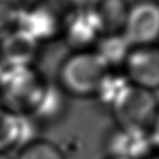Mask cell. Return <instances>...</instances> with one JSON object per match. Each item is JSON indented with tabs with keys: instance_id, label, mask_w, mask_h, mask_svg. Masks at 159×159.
Instances as JSON below:
<instances>
[{
	"instance_id": "cell-8",
	"label": "cell",
	"mask_w": 159,
	"mask_h": 159,
	"mask_svg": "<svg viewBox=\"0 0 159 159\" xmlns=\"http://www.w3.org/2000/svg\"><path fill=\"white\" fill-rule=\"evenodd\" d=\"M19 29L33 37L36 42L50 40L59 29V20L47 6L20 9Z\"/></svg>"
},
{
	"instance_id": "cell-19",
	"label": "cell",
	"mask_w": 159,
	"mask_h": 159,
	"mask_svg": "<svg viewBox=\"0 0 159 159\" xmlns=\"http://www.w3.org/2000/svg\"><path fill=\"white\" fill-rule=\"evenodd\" d=\"M108 159H121V158H113V157H109Z\"/></svg>"
},
{
	"instance_id": "cell-15",
	"label": "cell",
	"mask_w": 159,
	"mask_h": 159,
	"mask_svg": "<svg viewBox=\"0 0 159 159\" xmlns=\"http://www.w3.org/2000/svg\"><path fill=\"white\" fill-rule=\"evenodd\" d=\"M61 106H62L61 93L56 89H53L52 86H44L34 109L31 111L35 113L37 116L49 117L56 114L61 109Z\"/></svg>"
},
{
	"instance_id": "cell-5",
	"label": "cell",
	"mask_w": 159,
	"mask_h": 159,
	"mask_svg": "<svg viewBox=\"0 0 159 159\" xmlns=\"http://www.w3.org/2000/svg\"><path fill=\"white\" fill-rule=\"evenodd\" d=\"M127 79L142 89L156 91L159 85V52L155 47L133 48L124 62Z\"/></svg>"
},
{
	"instance_id": "cell-7",
	"label": "cell",
	"mask_w": 159,
	"mask_h": 159,
	"mask_svg": "<svg viewBox=\"0 0 159 159\" xmlns=\"http://www.w3.org/2000/svg\"><path fill=\"white\" fill-rule=\"evenodd\" d=\"M65 35L69 44L79 51L97 43L102 36L101 27L89 7L78 8L67 18Z\"/></svg>"
},
{
	"instance_id": "cell-6",
	"label": "cell",
	"mask_w": 159,
	"mask_h": 159,
	"mask_svg": "<svg viewBox=\"0 0 159 159\" xmlns=\"http://www.w3.org/2000/svg\"><path fill=\"white\" fill-rule=\"evenodd\" d=\"M153 141L148 130L120 127L108 142V151L113 158L144 159L150 155Z\"/></svg>"
},
{
	"instance_id": "cell-11",
	"label": "cell",
	"mask_w": 159,
	"mask_h": 159,
	"mask_svg": "<svg viewBox=\"0 0 159 159\" xmlns=\"http://www.w3.org/2000/svg\"><path fill=\"white\" fill-rule=\"evenodd\" d=\"M131 49V45L125 40V37L122 34L116 33L101 36L98 40L97 49L94 52L109 69L111 66L124 64Z\"/></svg>"
},
{
	"instance_id": "cell-3",
	"label": "cell",
	"mask_w": 159,
	"mask_h": 159,
	"mask_svg": "<svg viewBox=\"0 0 159 159\" xmlns=\"http://www.w3.org/2000/svg\"><path fill=\"white\" fill-rule=\"evenodd\" d=\"M111 109L121 128L148 130L156 122L157 99L152 91L130 84Z\"/></svg>"
},
{
	"instance_id": "cell-10",
	"label": "cell",
	"mask_w": 159,
	"mask_h": 159,
	"mask_svg": "<svg viewBox=\"0 0 159 159\" xmlns=\"http://www.w3.org/2000/svg\"><path fill=\"white\" fill-rule=\"evenodd\" d=\"M89 8L101 27L102 36L116 34L123 28L128 13L124 0H95Z\"/></svg>"
},
{
	"instance_id": "cell-17",
	"label": "cell",
	"mask_w": 159,
	"mask_h": 159,
	"mask_svg": "<svg viewBox=\"0 0 159 159\" xmlns=\"http://www.w3.org/2000/svg\"><path fill=\"white\" fill-rule=\"evenodd\" d=\"M67 1L75 5L78 8H83V7H89V5H92L95 0H67Z\"/></svg>"
},
{
	"instance_id": "cell-12",
	"label": "cell",
	"mask_w": 159,
	"mask_h": 159,
	"mask_svg": "<svg viewBox=\"0 0 159 159\" xmlns=\"http://www.w3.org/2000/svg\"><path fill=\"white\" fill-rule=\"evenodd\" d=\"M20 145V114L0 107V153Z\"/></svg>"
},
{
	"instance_id": "cell-9",
	"label": "cell",
	"mask_w": 159,
	"mask_h": 159,
	"mask_svg": "<svg viewBox=\"0 0 159 159\" xmlns=\"http://www.w3.org/2000/svg\"><path fill=\"white\" fill-rule=\"evenodd\" d=\"M37 49L39 42L18 29L0 42V61L13 66H29Z\"/></svg>"
},
{
	"instance_id": "cell-13",
	"label": "cell",
	"mask_w": 159,
	"mask_h": 159,
	"mask_svg": "<svg viewBox=\"0 0 159 159\" xmlns=\"http://www.w3.org/2000/svg\"><path fill=\"white\" fill-rule=\"evenodd\" d=\"M129 85L130 81L127 79L125 75H111L108 72L101 81L95 95H98L102 103L111 108L124 93V91L129 87Z\"/></svg>"
},
{
	"instance_id": "cell-2",
	"label": "cell",
	"mask_w": 159,
	"mask_h": 159,
	"mask_svg": "<svg viewBox=\"0 0 159 159\" xmlns=\"http://www.w3.org/2000/svg\"><path fill=\"white\" fill-rule=\"evenodd\" d=\"M43 89L44 85L30 66H13L1 62L0 91L12 108L31 111Z\"/></svg>"
},
{
	"instance_id": "cell-18",
	"label": "cell",
	"mask_w": 159,
	"mask_h": 159,
	"mask_svg": "<svg viewBox=\"0 0 159 159\" xmlns=\"http://www.w3.org/2000/svg\"><path fill=\"white\" fill-rule=\"evenodd\" d=\"M0 159H11L6 153H0Z\"/></svg>"
},
{
	"instance_id": "cell-20",
	"label": "cell",
	"mask_w": 159,
	"mask_h": 159,
	"mask_svg": "<svg viewBox=\"0 0 159 159\" xmlns=\"http://www.w3.org/2000/svg\"><path fill=\"white\" fill-rule=\"evenodd\" d=\"M0 65H1V61H0Z\"/></svg>"
},
{
	"instance_id": "cell-1",
	"label": "cell",
	"mask_w": 159,
	"mask_h": 159,
	"mask_svg": "<svg viewBox=\"0 0 159 159\" xmlns=\"http://www.w3.org/2000/svg\"><path fill=\"white\" fill-rule=\"evenodd\" d=\"M109 69L97 53L78 51L67 57L59 70V81L67 93L75 97H89L97 93Z\"/></svg>"
},
{
	"instance_id": "cell-16",
	"label": "cell",
	"mask_w": 159,
	"mask_h": 159,
	"mask_svg": "<svg viewBox=\"0 0 159 159\" xmlns=\"http://www.w3.org/2000/svg\"><path fill=\"white\" fill-rule=\"evenodd\" d=\"M20 8L12 2L0 0V42L19 29Z\"/></svg>"
},
{
	"instance_id": "cell-14",
	"label": "cell",
	"mask_w": 159,
	"mask_h": 159,
	"mask_svg": "<svg viewBox=\"0 0 159 159\" xmlns=\"http://www.w3.org/2000/svg\"><path fill=\"white\" fill-rule=\"evenodd\" d=\"M18 159H65L57 146L45 141H34L23 146Z\"/></svg>"
},
{
	"instance_id": "cell-4",
	"label": "cell",
	"mask_w": 159,
	"mask_h": 159,
	"mask_svg": "<svg viewBox=\"0 0 159 159\" xmlns=\"http://www.w3.org/2000/svg\"><path fill=\"white\" fill-rule=\"evenodd\" d=\"M159 9L151 0H143L128 9L122 35L131 48L151 47L158 39Z\"/></svg>"
}]
</instances>
